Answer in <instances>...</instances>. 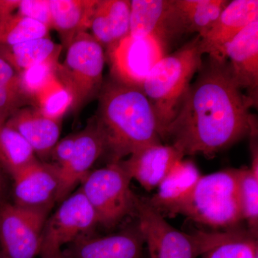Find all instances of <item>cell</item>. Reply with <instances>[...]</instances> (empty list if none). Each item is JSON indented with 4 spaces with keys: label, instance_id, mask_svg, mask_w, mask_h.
<instances>
[{
    "label": "cell",
    "instance_id": "obj_14",
    "mask_svg": "<svg viewBox=\"0 0 258 258\" xmlns=\"http://www.w3.org/2000/svg\"><path fill=\"white\" fill-rule=\"evenodd\" d=\"M105 151L104 139L93 118L86 128L76 134L72 156L67 164L59 169L60 187L57 203L63 201L77 185L81 184Z\"/></svg>",
    "mask_w": 258,
    "mask_h": 258
},
{
    "label": "cell",
    "instance_id": "obj_29",
    "mask_svg": "<svg viewBox=\"0 0 258 258\" xmlns=\"http://www.w3.org/2000/svg\"><path fill=\"white\" fill-rule=\"evenodd\" d=\"M71 104V95L57 79L38 95L33 103L34 107L42 114L56 120H62Z\"/></svg>",
    "mask_w": 258,
    "mask_h": 258
},
{
    "label": "cell",
    "instance_id": "obj_33",
    "mask_svg": "<svg viewBox=\"0 0 258 258\" xmlns=\"http://www.w3.org/2000/svg\"><path fill=\"white\" fill-rule=\"evenodd\" d=\"M19 3L20 0H0V20L14 14Z\"/></svg>",
    "mask_w": 258,
    "mask_h": 258
},
{
    "label": "cell",
    "instance_id": "obj_6",
    "mask_svg": "<svg viewBox=\"0 0 258 258\" xmlns=\"http://www.w3.org/2000/svg\"><path fill=\"white\" fill-rule=\"evenodd\" d=\"M66 49L56 79L71 95V109L76 114L101 92L106 55L101 44L87 32L78 35Z\"/></svg>",
    "mask_w": 258,
    "mask_h": 258
},
{
    "label": "cell",
    "instance_id": "obj_27",
    "mask_svg": "<svg viewBox=\"0 0 258 258\" xmlns=\"http://www.w3.org/2000/svg\"><path fill=\"white\" fill-rule=\"evenodd\" d=\"M237 181L242 217L247 222L249 234L257 238L258 172L250 167L237 169Z\"/></svg>",
    "mask_w": 258,
    "mask_h": 258
},
{
    "label": "cell",
    "instance_id": "obj_34",
    "mask_svg": "<svg viewBox=\"0 0 258 258\" xmlns=\"http://www.w3.org/2000/svg\"><path fill=\"white\" fill-rule=\"evenodd\" d=\"M5 173L0 166V205L6 202L7 191H8V183H7Z\"/></svg>",
    "mask_w": 258,
    "mask_h": 258
},
{
    "label": "cell",
    "instance_id": "obj_23",
    "mask_svg": "<svg viewBox=\"0 0 258 258\" xmlns=\"http://www.w3.org/2000/svg\"><path fill=\"white\" fill-rule=\"evenodd\" d=\"M226 0H174L185 33L203 37L225 9Z\"/></svg>",
    "mask_w": 258,
    "mask_h": 258
},
{
    "label": "cell",
    "instance_id": "obj_24",
    "mask_svg": "<svg viewBox=\"0 0 258 258\" xmlns=\"http://www.w3.org/2000/svg\"><path fill=\"white\" fill-rule=\"evenodd\" d=\"M201 176L193 161L181 159L176 162L165 179L158 186V192L149 199L152 205L177 198Z\"/></svg>",
    "mask_w": 258,
    "mask_h": 258
},
{
    "label": "cell",
    "instance_id": "obj_17",
    "mask_svg": "<svg viewBox=\"0 0 258 258\" xmlns=\"http://www.w3.org/2000/svg\"><path fill=\"white\" fill-rule=\"evenodd\" d=\"M257 19V0L229 2L208 32L200 37L201 52L203 55L222 56L226 44Z\"/></svg>",
    "mask_w": 258,
    "mask_h": 258
},
{
    "label": "cell",
    "instance_id": "obj_19",
    "mask_svg": "<svg viewBox=\"0 0 258 258\" xmlns=\"http://www.w3.org/2000/svg\"><path fill=\"white\" fill-rule=\"evenodd\" d=\"M131 1L98 0L91 20L92 36L106 50L130 35Z\"/></svg>",
    "mask_w": 258,
    "mask_h": 258
},
{
    "label": "cell",
    "instance_id": "obj_32",
    "mask_svg": "<svg viewBox=\"0 0 258 258\" xmlns=\"http://www.w3.org/2000/svg\"><path fill=\"white\" fill-rule=\"evenodd\" d=\"M76 134L68 136L61 139L55 144L50 157L52 159V164H55L58 169L63 167L69 162L74 152Z\"/></svg>",
    "mask_w": 258,
    "mask_h": 258
},
{
    "label": "cell",
    "instance_id": "obj_15",
    "mask_svg": "<svg viewBox=\"0 0 258 258\" xmlns=\"http://www.w3.org/2000/svg\"><path fill=\"white\" fill-rule=\"evenodd\" d=\"M144 244L137 223L113 235L81 237L66 252L71 258H144Z\"/></svg>",
    "mask_w": 258,
    "mask_h": 258
},
{
    "label": "cell",
    "instance_id": "obj_5",
    "mask_svg": "<svg viewBox=\"0 0 258 258\" xmlns=\"http://www.w3.org/2000/svg\"><path fill=\"white\" fill-rule=\"evenodd\" d=\"M136 215L149 258H198L228 240L238 230L188 234L168 223L149 199L136 195Z\"/></svg>",
    "mask_w": 258,
    "mask_h": 258
},
{
    "label": "cell",
    "instance_id": "obj_7",
    "mask_svg": "<svg viewBox=\"0 0 258 258\" xmlns=\"http://www.w3.org/2000/svg\"><path fill=\"white\" fill-rule=\"evenodd\" d=\"M132 178L118 162L91 171L80 188L96 212L98 224L111 229L135 212L136 195Z\"/></svg>",
    "mask_w": 258,
    "mask_h": 258
},
{
    "label": "cell",
    "instance_id": "obj_21",
    "mask_svg": "<svg viewBox=\"0 0 258 258\" xmlns=\"http://www.w3.org/2000/svg\"><path fill=\"white\" fill-rule=\"evenodd\" d=\"M62 45L49 38L35 39L13 46H0V57L13 66L18 74L44 62H58Z\"/></svg>",
    "mask_w": 258,
    "mask_h": 258
},
{
    "label": "cell",
    "instance_id": "obj_28",
    "mask_svg": "<svg viewBox=\"0 0 258 258\" xmlns=\"http://www.w3.org/2000/svg\"><path fill=\"white\" fill-rule=\"evenodd\" d=\"M201 258H258L257 237L237 230L230 239L209 249Z\"/></svg>",
    "mask_w": 258,
    "mask_h": 258
},
{
    "label": "cell",
    "instance_id": "obj_4",
    "mask_svg": "<svg viewBox=\"0 0 258 258\" xmlns=\"http://www.w3.org/2000/svg\"><path fill=\"white\" fill-rule=\"evenodd\" d=\"M200 37L163 57L151 70L142 86L157 119L161 140L177 113L191 81L203 66Z\"/></svg>",
    "mask_w": 258,
    "mask_h": 258
},
{
    "label": "cell",
    "instance_id": "obj_30",
    "mask_svg": "<svg viewBox=\"0 0 258 258\" xmlns=\"http://www.w3.org/2000/svg\"><path fill=\"white\" fill-rule=\"evenodd\" d=\"M58 62H44L22 71L19 74L20 88L31 104L38 95L56 79Z\"/></svg>",
    "mask_w": 258,
    "mask_h": 258
},
{
    "label": "cell",
    "instance_id": "obj_9",
    "mask_svg": "<svg viewBox=\"0 0 258 258\" xmlns=\"http://www.w3.org/2000/svg\"><path fill=\"white\" fill-rule=\"evenodd\" d=\"M98 225L96 212L79 189L61 202L55 213L47 217L40 255L60 250L64 244L93 235Z\"/></svg>",
    "mask_w": 258,
    "mask_h": 258
},
{
    "label": "cell",
    "instance_id": "obj_13",
    "mask_svg": "<svg viewBox=\"0 0 258 258\" xmlns=\"http://www.w3.org/2000/svg\"><path fill=\"white\" fill-rule=\"evenodd\" d=\"M13 180L15 205L50 211L57 203L60 174L55 164L37 161Z\"/></svg>",
    "mask_w": 258,
    "mask_h": 258
},
{
    "label": "cell",
    "instance_id": "obj_18",
    "mask_svg": "<svg viewBox=\"0 0 258 258\" xmlns=\"http://www.w3.org/2000/svg\"><path fill=\"white\" fill-rule=\"evenodd\" d=\"M5 123L18 132L42 159L50 157L60 138L61 120L48 118L35 107L20 108Z\"/></svg>",
    "mask_w": 258,
    "mask_h": 258
},
{
    "label": "cell",
    "instance_id": "obj_12",
    "mask_svg": "<svg viewBox=\"0 0 258 258\" xmlns=\"http://www.w3.org/2000/svg\"><path fill=\"white\" fill-rule=\"evenodd\" d=\"M232 79L252 106L258 102V19L236 35L222 50Z\"/></svg>",
    "mask_w": 258,
    "mask_h": 258
},
{
    "label": "cell",
    "instance_id": "obj_3",
    "mask_svg": "<svg viewBox=\"0 0 258 258\" xmlns=\"http://www.w3.org/2000/svg\"><path fill=\"white\" fill-rule=\"evenodd\" d=\"M158 211L181 215L214 228L236 230L242 220L237 169L202 176L177 198L153 205Z\"/></svg>",
    "mask_w": 258,
    "mask_h": 258
},
{
    "label": "cell",
    "instance_id": "obj_35",
    "mask_svg": "<svg viewBox=\"0 0 258 258\" xmlns=\"http://www.w3.org/2000/svg\"><path fill=\"white\" fill-rule=\"evenodd\" d=\"M42 258H71L66 252H62L61 249L51 253L42 254Z\"/></svg>",
    "mask_w": 258,
    "mask_h": 258
},
{
    "label": "cell",
    "instance_id": "obj_16",
    "mask_svg": "<svg viewBox=\"0 0 258 258\" xmlns=\"http://www.w3.org/2000/svg\"><path fill=\"white\" fill-rule=\"evenodd\" d=\"M183 159L184 156L172 146L158 143L133 153L120 162L132 179L151 191L158 187L176 162Z\"/></svg>",
    "mask_w": 258,
    "mask_h": 258
},
{
    "label": "cell",
    "instance_id": "obj_8",
    "mask_svg": "<svg viewBox=\"0 0 258 258\" xmlns=\"http://www.w3.org/2000/svg\"><path fill=\"white\" fill-rule=\"evenodd\" d=\"M49 210L0 205V254L4 258H35L41 250Z\"/></svg>",
    "mask_w": 258,
    "mask_h": 258
},
{
    "label": "cell",
    "instance_id": "obj_25",
    "mask_svg": "<svg viewBox=\"0 0 258 258\" xmlns=\"http://www.w3.org/2000/svg\"><path fill=\"white\" fill-rule=\"evenodd\" d=\"M49 29L43 24L14 13L0 20V46H13L47 37Z\"/></svg>",
    "mask_w": 258,
    "mask_h": 258
},
{
    "label": "cell",
    "instance_id": "obj_26",
    "mask_svg": "<svg viewBox=\"0 0 258 258\" xmlns=\"http://www.w3.org/2000/svg\"><path fill=\"white\" fill-rule=\"evenodd\" d=\"M28 103H31L22 91L19 74L0 57V123Z\"/></svg>",
    "mask_w": 258,
    "mask_h": 258
},
{
    "label": "cell",
    "instance_id": "obj_22",
    "mask_svg": "<svg viewBox=\"0 0 258 258\" xmlns=\"http://www.w3.org/2000/svg\"><path fill=\"white\" fill-rule=\"evenodd\" d=\"M37 161L28 142L15 129L0 123V166L5 174L14 179Z\"/></svg>",
    "mask_w": 258,
    "mask_h": 258
},
{
    "label": "cell",
    "instance_id": "obj_2",
    "mask_svg": "<svg viewBox=\"0 0 258 258\" xmlns=\"http://www.w3.org/2000/svg\"><path fill=\"white\" fill-rule=\"evenodd\" d=\"M93 118L104 139L110 162L161 143L152 105L141 88L110 78L103 82Z\"/></svg>",
    "mask_w": 258,
    "mask_h": 258
},
{
    "label": "cell",
    "instance_id": "obj_20",
    "mask_svg": "<svg viewBox=\"0 0 258 258\" xmlns=\"http://www.w3.org/2000/svg\"><path fill=\"white\" fill-rule=\"evenodd\" d=\"M98 0H49L51 28L57 30L67 48L79 34L87 31Z\"/></svg>",
    "mask_w": 258,
    "mask_h": 258
},
{
    "label": "cell",
    "instance_id": "obj_31",
    "mask_svg": "<svg viewBox=\"0 0 258 258\" xmlns=\"http://www.w3.org/2000/svg\"><path fill=\"white\" fill-rule=\"evenodd\" d=\"M16 13L51 28L49 0H20Z\"/></svg>",
    "mask_w": 258,
    "mask_h": 258
},
{
    "label": "cell",
    "instance_id": "obj_10",
    "mask_svg": "<svg viewBox=\"0 0 258 258\" xmlns=\"http://www.w3.org/2000/svg\"><path fill=\"white\" fill-rule=\"evenodd\" d=\"M106 54L111 79L141 89L151 70L166 55L165 47L154 37L130 35Z\"/></svg>",
    "mask_w": 258,
    "mask_h": 258
},
{
    "label": "cell",
    "instance_id": "obj_11",
    "mask_svg": "<svg viewBox=\"0 0 258 258\" xmlns=\"http://www.w3.org/2000/svg\"><path fill=\"white\" fill-rule=\"evenodd\" d=\"M185 33L174 0L131 1L130 35L152 37L165 48Z\"/></svg>",
    "mask_w": 258,
    "mask_h": 258
},
{
    "label": "cell",
    "instance_id": "obj_1",
    "mask_svg": "<svg viewBox=\"0 0 258 258\" xmlns=\"http://www.w3.org/2000/svg\"><path fill=\"white\" fill-rule=\"evenodd\" d=\"M198 74L164 136L184 157H214L249 135L256 121L226 57L209 55Z\"/></svg>",
    "mask_w": 258,
    "mask_h": 258
},
{
    "label": "cell",
    "instance_id": "obj_36",
    "mask_svg": "<svg viewBox=\"0 0 258 258\" xmlns=\"http://www.w3.org/2000/svg\"><path fill=\"white\" fill-rule=\"evenodd\" d=\"M0 258H4V257H3V256H2L1 254H0Z\"/></svg>",
    "mask_w": 258,
    "mask_h": 258
}]
</instances>
